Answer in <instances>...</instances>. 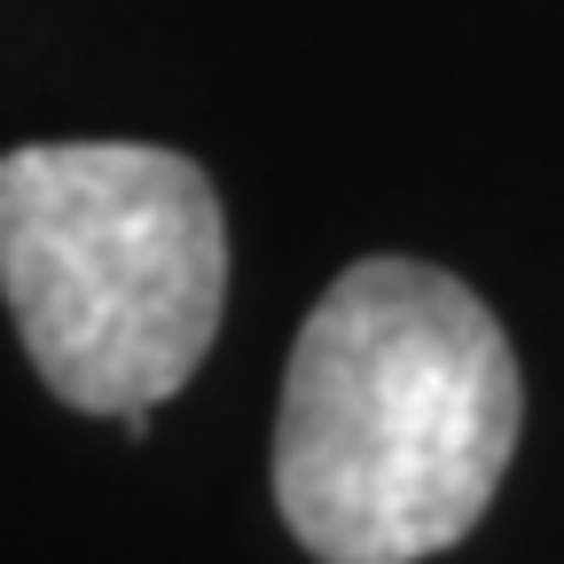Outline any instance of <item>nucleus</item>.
<instances>
[{
	"label": "nucleus",
	"mask_w": 564,
	"mask_h": 564,
	"mask_svg": "<svg viewBox=\"0 0 564 564\" xmlns=\"http://www.w3.org/2000/svg\"><path fill=\"white\" fill-rule=\"evenodd\" d=\"M518 408V352L470 282L423 259H352L282 369V525L322 564L440 556L486 518Z\"/></svg>",
	"instance_id": "obj_1"
},
{
	"label": "nucleus",
	"mask_w": 564,
	"mask_h": 564,
	"mask_svg": "<svg viewBox=\"0 0 564 564\" xmlns=\"http://www.w3.org/2000/svg\"><path fill=\"white\" fill-rule=\"evenodd\" d=\"M0 299L63 408H158L220 337V188L150 141L0 150Z\"/></svg>",
	"instance_id": "obj_2"
}]
</instances>
